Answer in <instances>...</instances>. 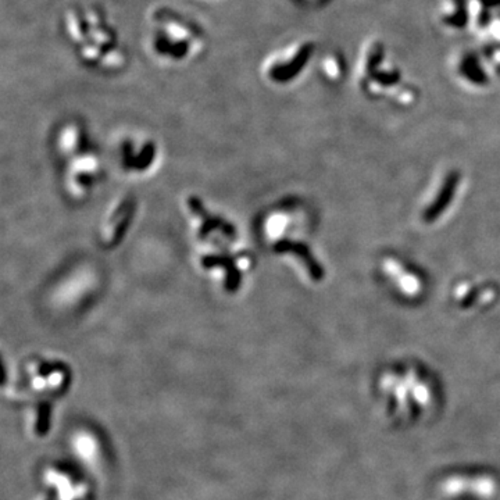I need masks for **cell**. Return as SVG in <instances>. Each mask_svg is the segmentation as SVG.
<instances>
[{"instance_id": "obj_5", "label": "cell", "mask_w": 500, "mask_h": 500, "mask_svg": "<svg viewBox=\"0 0 500 500\" xmlns=\"http://www.w3.org/2000/svg\"><path fill=\"white\" fill-rule=\"evenodd\" d=\"M50 425V406L43 405L38 413V422H36V432L39 435H45Z\"/></svg>"}, {"instance_id": "obj_4", "label": "cell", "mask_w": 500, "mask_h": 500, "mask_svg": "<svg viewBox=\"0 0 500 500\" xmlns=\"http://www.w3.org/2000/svg\"><path fill=\"white\" fill-rule=\"evenodd\" d=\"M456 185H457V177L456 176H450L449 179L446 181L445 186L442 188L441 193H440L437 202L427 210V213L424 216V218L427 221L435 220L441 214L442 210L449 205V202H450V199H452V196L454 193Z\"/></svg>"}, {"instance_id": "obj_2", "label": "cell", "mask_w": 500, "mask_h": 500, "mask_svg": "<svg viewBox=\"0 0 500 500\" xmlns=\"http://www.w3.org/2000/svg\"><path fill=\"white\" fill-rule=\"evenodd\" d=\"M316 53V42L309 38H297L285 46L271 52L265 64V75L277 84L291 83L300 75Z\"/></svg>"}, {"instance_id": "obj_6", "label": "cell", "mask_w": 500, "mask_h": 500, "mask_svg": "<svg viewBox=\"0 0 500 500\" xmlns=\"http://www.w3.org/2000/svg\"><path fill=\"white\" fill-rule=\"evenodd\" d=\"M324 70L326 74H329L331 77H335L339 71V65L341 63V55L335 53V52H328L326 55H324Z\"/></svg>"}, {"instance_id": "obj_7", "label": "cell", "mask_w": 500, "mask_h": 500, "mask_svg": "<svg viewBox=\"0 0 500 500\" xmlns=\"http://www.w3.org/2000/svg\"><path fill=\"white\" fill-rule=\"evenodd\" d=\"M299 1H302V3H304V4H309V6L320 7V6H324V4L329 3V1H332V0H299Z\"/></svg>"}, {"instance_id": "obj_1", "label": "cell", "mask_w": 500, "mask_h": 500, "mask_svg": "<svg viewBox=\"0 0 500 500\" xmlns=\"http://www.w3.org/2000/svg\"><path fill=\"white\" fill-rule=\"evenodd\" d=\"M145 45L154 59L181 64L203 55L206 36L186 16L170 7H159L147 18Z\"/></svg>"}, {"instance_id": "obj_3", "label": "cell", "mask_w": 500, "mask_h": 500, "mask_svg": "<svg viewBox=\"0 0 500 500\" xmlns=\"http://www.w3.org/2000/svg\"><path fill=\"white\" fill-rule=\"evenodd\" d=\"M437 20L445 31L460 32L471 26L470 0H440Z\"/></svg>"}]
</instances>
